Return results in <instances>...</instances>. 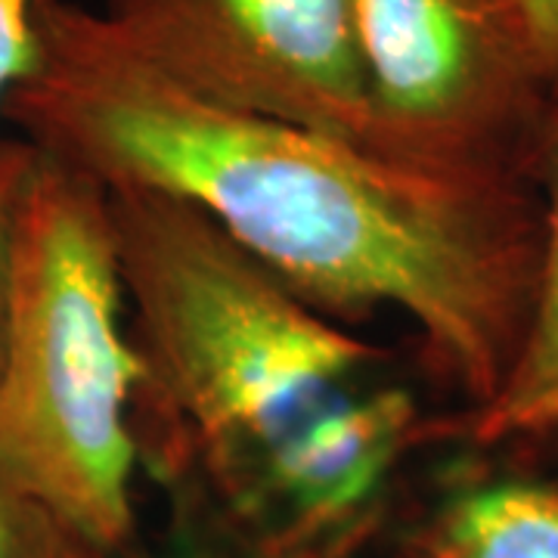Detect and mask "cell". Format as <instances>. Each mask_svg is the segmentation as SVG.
<instances>
[{
	"label": "cell",
	"instance_id": "6da1fadb",
	"mask_svg": "<svg viewBox=\"0 0 558 558\" xmlns=\"http://www.w3.org/2000/svg\"><path fill=\"white\" fill-rule=\"evenodd\" d=\"M35 60L0 102L38 153L190 202L341 319L398 311L478 407L519 351L539 258L531 178H465L379 156L171 81L75 0H35Z\"/></svg>",
	"mask_w": 558,
	"mask_h": 558
},
{
	"label": "cell",
	"instance_id": "7a4b0ae2",
	"mask_svg": "<svg viewBox=\"0 0 558 558\" xmlns=\"http://www.w3.org/2000/svg\"><path fill=\"white\" fill-rule=\"evenodd\" d=\"M106 205L143 360L137 403L171 428L168 475L215 497L388 357L190 202L121 186Z\"/></svg>",
	"mask_w": 558,
	"mask_h": 558
},
{
	"label": "cell",
	"instance_id": "3957f363",
	"mask_svg": "<svg viewBox=\"0 0 558 558\" xmlns=\"http://www.w3.org/2000/svg\"><path fill=\"white\" fill-rule=\"evenodd\" d=\"M140 388L106 190L35 149L10 236L0 472L109 558L134 543Z\"/></svg>",
	"mask_w": 558,
	"mask_h": 558
},
{
	"label": "cell",
	"instance_id": "277c9868",
	"mask_svg": "<svg viewBox=\"0 0 558 558\" xmlns=\"http://www.w3.org/2000/svg\"><path fill=\"white\" fill-rule=\"evenodd\" d=\"M348 7L373 153L444 174L531 178L556 90L521 0Z\"/></svg>",
	"mask_w": 558,
	"mask_h": 558
},
{
	"label": "cell",
	"instance_id": "5b68a950",
	"mask_svg": "<svg viewBox=\"0 0 558 558\" xmlns=\"http://www.w3.org/2000/svg\"><path fill=\"white\" fill-rule=\"evenodd\" d=\"M102 16L143 60L205 100L369 149L348 0H106Z\"/></svg>",
	"mask_w": 558,
	"mask_h": 558
},
{
	"label": "cell",
	"instance_id": "8992f818",
	"mask_svg": "<svg viewBox=\"0 0 558 558\" xmlns=\"http://www.w3.org/2000/svg\"><path fill=\"white\" fill-rule=\"evenodd\" d=\"M531 178L539 196V258L524 336L502 385L459 422H444V435L558 453V97L543 121Z\"/></svg>",
	"mask_w": 558,
	"mask_h": 558
},
{
	"label": "cell",
	"instance_id": "52a82bcc",
	"mask_svg": "<svg viewBox=\"0 0 558 558\" xmlns=\"http://www.w3.org/2000/svg\"><path fill=\"white\" fill-rule=\"evenodd\" d=\"M410 558H558V484L465 481L440 499Z\"/></svg>",
	"mask_w": 558,
	"mask_h": 558
},
{
	"label": "cell",
	"instance_id": "ba28073f",
	"mask_svg": "<svg viewBox=\"0 0 558 558\" xmlns=\"http://www.w3.org/2000/svg\"><path fill=\"white\" fill-rule=\"evenodd\" d=\"M0 558H109L0 472Z\"/></svg>",
	"mask_w": 558,
	"mask_h": 558
},
{
	"label": "cell",
	"instance_id": "9c48e42d",
	"mask_svg": "<svg viewBox=\"0 0 558 558\" xmlns=\"http://www.w3.org/2000/svg\"><path fill=\"white\" fill-rule=\"evenodd\" d=\"M183 484V481H178ZM183 502H180V521L174 531L159 543L156 549H146L134 556L131 546L119 553L124 558H252L240 546V539L233 537L220 519L208 509V502L202 494H193V487H180Z\"/></svg>",
	"mask_w": 558,
	"mask_h": 558
},
{
	"label": "cell",
	"instance_id": "30bf717a",
	"mask_svg": "<svg viewBox=\"0 0 558 558\" xmlns=\"http://www.w3.org/2000/svg\"><path fill=\"white\" fill-rule=\"evenodd\" d=\"M35 161V146L25 140H0V348H3V319H7V274H10V236L13 211L20 199L22 180Z\"/></svg>",
	"mask_w": 558,
	"mask_h": 558
},
{
	"label": "cell",
	"instance_id": "8fae6325",
	"mask_svg": "<svg viewBox=\"0 0 558 558\" xmlns=\"http://www.w3.org/2000/svg\"><path fill=\"white\" fill-rule=\"evenodd\" d=\"M35 0H0V102L35 60Z\"/></svg>",
	"mask_w": 558,
	"mask_h": 558
},
{
	"label": "cell",
	"instance_id": "7c38bea8",
	"mask_svg": "<svg viewBox=\"0 0 558 558\" xmlns=\"http://www.w3.org/2000/svg\"><path fill=\"white\" fill-rule=\"evenodd\" d=\"M521 7L534 35L539 65L558 97V0H521Z\"/></svg>",
	"mask_w": 558,
	"mask_h": 558
}]
</instances>
